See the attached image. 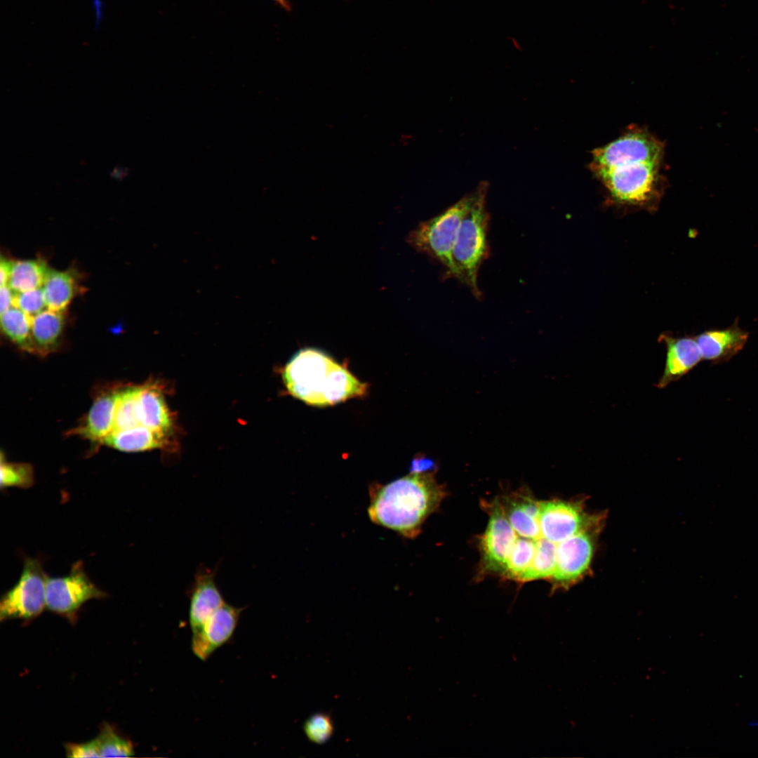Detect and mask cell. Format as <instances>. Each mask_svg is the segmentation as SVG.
Segmentation results:
<instances>
[{"mask_svg":"<svg viewBox=\"0 0 758 758\" xmlns=\"http://www.w3.org/2000/svg\"><path fill=\"white\" fill-rule=\"evenodd\" d=\"M515 540L516 533L503 505L494 502L491 505L487 528L481 539L484 569L503 575Z\"/></svg>","mask_w":758,"mask_h":758,"instance_id":"8fae6325","label":"cell"},{"mask_svg":"<svg viewBox=\"0 0 758 758\" xmlns=\"http://www.w3.org/2000/svg\"><path fill=\"white\" fill-rule=\"evenodd\" d=\"M303 728L310 741L317 744L327 741L333 731L331 719L324 713H317L308 718Z\"/></svg>","mask_w":758,"mask_h":758,"instance_id":"484cf974","label":"cell"},{"mask_svg":"<svg viewBox=\"0 0 758 758\" xmlns=\"http://www.w3.org/2000/svg\"><path fill=\"white\" fill-rule=\"evenodd\" d=\"M444 496L432 472L409 473L386 484H372L367 512L373 523L412 539Z\"/></svg>","mask_w":758,"mask_h":758,"instance_id":"6da1fadb","label":"cell"},{"mask_svg":"<svg viewBox=\"0 0 758 758\" xmlns=\"http://www.w3.org/2000/svg\"><path fill=\"white\" fill-rule=\"evenodd\" d=\"M15 293L11 288V287L6 284L1 286L0 290V310L1 314H3L14 305V298Z\"/></svg>","mask_w":758,"mask_h":758,"instance_id":"f546056e","label":"cell"},{"mask_svg":"<svg viewBox=\"0 0 758 758\" xmlns=\"http://www.w3.org/2000/svg\"><path fill=\"white\" fill-rule=\"evenodd\" d=\"M47 578L39 558L25 557L19 580L1 599V620H30L40 615L46 607Z\"/></svg>","mask_w":758,"mask_h":758,"instance_id":"52a82bcc","label":"cell"},{"mask_svg":"<svg viewBox=\"0 0 758 758\" xmlns=\"http://www.w3.org/2000/svg\"><path fill=\"white\" fill-rule=\"evenodd\" d=\"M1 488L15 486L27 488L34 484V470L31 465L23 463H9L1 456Z\"/></svg>","mask_w":758,"mask_h":758,"instance_id":"d4e9b609","label":"cell"},{"mask_svg":"<svg viewBox=\"0 0 758 758\" xmlns=\"http://www.w3.org/2000/svg\"><path fill=\"white\" fill-rule=\"evenodd\" d=\"M50 269L43 258L13 260L8 285L15 293L41 288Z\"/></svg>","mask_w":758,"mask_h":758,"instance_id":"44dd1931","label":"cell"},{"mask_svg":"<svg viewBox=\"0 0 758 758\" xmlns=\"http://www.w3.org/2000/svg\"><path fill=\"white\" fill-rule=\"evenodd\" d=\"M664 145L647 131L633 128L592 152L590 168L594 173L630 164H660Z\"/></svg>","mask_w":758,"mask_h":758,"instance_id":"8992f818","label":"cell"},{"mask_svg":"<svg viewBox=\"0 0 758 758\" xmlns=\"http://www.w3.org/2000/svg\"><path fill=\"white\" fill-rule=\"evenodd\" d=\"M65 313L47 308L32 317L33 354L46 356L55 351L65 326Z\"/></svg>","mask_w":758,"mask_h":758,"instance_id":"d6986e66","label":"cell"},{"mask_svg":"<svg viewBox=\"0 0 758 758\" xmlns=\"http://www.w3.org/2000/svg\"><path fill=\"white\" fill-rule=\"evenodd\" d=\"M107 594L88 578L82 561L74 563L69 573L62 577H48L46 586V608L74 622L81 606L93 599Z\"/></svg>","mask_w":758,"mask_h":758,"instance_id":"ba28073f","label":"cell"},{"mask_svg":"<svg viewBox=\"0 0 758 758\" xmlns=\"http://www.w3.org/2000/svg\"><path fill=\"white\" fill-rule=\"evenodd\" d=\"M660 164L640 163L598 172L611 197L623 204L644 205L655 199L663 180Z\"/></svg>","mask_w":758,"mask_h":758,"instance_id":"5b68a950","label":"cell"},{"mask_svg":"<svg viewBox=\"0 0 758 758\" xmlns=\"http://www.w3.org/2000/svg\"><path fill=\"white\" fill-rule=\"evenodd\" d=\"M216 570L199 567L189 590V624L192 633L199 630L226 601L215 583Z\"/></svg>","mask_w":758,"mask_h":758,"instance_id":"4fadbf2b","label":"cell"},{"mask_svg":"<svg viewBox=\"0 0 758 758\" xmlns=\"http://www.w3.org/2000/svg\"><path fill=\"white\" fill-rule=\"evenodd\" d=\"M434 465L432 459L423 456H418L412 460L409 471L410 473L432 472Z\"/></svg>","mask_w":758,"mask_h":758,"instance_id":"f1b7e54d","label":"cell"},{"mask_svg":"<svg viewBox=\"0 0 758 758\" xmlns=\"http://www.w3.org/2000/svg\"><path fill=\"white\" fill-rule=\"evenodd\" d=\"M128 175V168L121 166H115L111 171L109 175L115 180H124Z\"/></svg>","mask_w":758,"mask_h":758,"instance_id":"1f68e13d","label":"cell"},{"mask_svg":"<svg viewBox=\"0 0 758 758\" xmlns=\"http://www.w3.org/2000/svg\"><path fill=\"white\" fill-rule=\"evenodd\" d=\"M276 3L281 8L286 11H291L292 9L291 4L289 0H270Z\"/></svg>","mask_w":758,"mask_h":758,"instance_id":"d6a6232c","label":"cell"},{"mask_svg":"<svg viewBox=\"0 0 758 758\" xmlns=\"http://www.w3.org/2000/svg\"><path fill=\"white\" fill-rule=\"evenodd\" d=\"M283 379L293 397L319 407L364 397L368 390V385L358 380L346 365L311 347L293 356L284 369Z\"/></svg>","mask_w":758,"mask_h":758,"instance_id":"7a4b0ae2","label":"cell"},{"mask_svg":"<svg viewBox=\"0 0 758 758\" xmlns=\"http://www.w3.org/2000/svg\"><path fill=\"white\" fill-rule=\"evenodd\" d=\"M749 333L741 328L738 321L723 329L705 331L695 337L702 359L712 364L730 361L745 345Z\"/></svg>","mask_w":758,"mask_h":758,"instance_id":"5bb4252c","label":"cell"},{"mask_svg":"<svg viewBox=\"0 0 758 758\" xmlns=\"http://www.w3.org/2000/svg\"><path fill=\"white\" fill-rule=\"evenodd\" d=\"M42 288L48 309L66 312L73 299L83 291L81 274L73 267L63 271L50 269Z\"/></svg>","mask_w":758,"mask_h":758,"instance_id":"ac0fdd59","label":"cell"},{"mask_svg":"<svg viewBox=\"0 0 758 758\" xmlns=\"http://www.w3.org/2000/svg\"><path fill=\"white\" fill-rule=\"evenodd\" d=\"M138 386H130L118 390L112 432L144 427L138 416Z\"/></svg>","mask_w":758,"mask_h":758,"instance_id":"603a6c76","label":"cell"},{"mask_svg":"<svg viewBox=\"0 0 758 758\" xmlns=\"http://www.w3.org/2000/svg\"><path fill=\"white\" fill-rule=\"evenodd\" d=\"M32 317L13 306L1 314V328L4 335L22 350L34 353Z\"/></svg>","mask_w":758,"mask_h":758,"instance_id":"7402d4cb","label":"cell"},{"mask_svg":"<svg viewBox=\"0 0 758 758\" xmlns=\"http://www.w3.org/2000/svg\"><path fill=\"white\" fill-rule=\"evenodd\" d=\"M138 412L141 424L169 437L172 420L164 394L156 383L138 386Z\"/></svg>","mask_w":758,"mask_h":758,"instance_id":"2e32d148","label":"cell"},{"mask_svg":"<svg viewBox=\"0 0 758 758\" xmlns=\"http://www.w3.org/2000/svg\"><path fill=\"white\" fill-rule=\"evenodd\" d=\"M488 187L483 182L474 190V199L461 221L452 251L453 277L465 284L477 299L482 295L478 286L479 271L489 254Z\"/></svg>","mask_w":758,"mask_h":758,"instance_id":"3957f363","label":"cell"},{"mask_svg":"<svg viewBox=\"0 0 758 758\" xmlns=\"http://www.w3.org/2000/svg\"><path fill=\"white\" fill-rule=\"evenodd\" d=\"M117 392L118 390L99 394L94 400L84 421L74 430V434L91 441L102 444L113 428Z\"/></svg>","mask_w":758,"mask_h":758,"instance_id":"e0dca14e","label":"cell"},{"mask_svg":"<svg viewBox=\"0 0 758 758\" xmlns=\"http://www.w3.org/2000/svg\"><path fill=\"white\" fill-rule=\"evenodd\" d=\"M245 608L223 604L197 632L192 633L191 649L202 661L208 660L233 637Z\"/></svg>","mask_w":758,"mask_h":758,"instance_id":"7c38bea8","label":"cell"},{"mask_svg":"<svg viewBox=\"0 0 758 758\" xmlns=\"http://www.w3.org/2000/svg\"><path fill=\"white\" fill-rule=\"evenodd\" d=\"M601 524V520L557 545L556 568L550 579L555 588L567 589L589 572Z\"/></svg>","mask_w":758,"mask_h":758,"instance_id":"9c48e42d","label":"cell"},{"mask_svg":"<svg viewBox=\"0 0 758 758\" xmlns=\"http://www.w3.org/2000/svg\"><path fill=\"white\" fill-rule=\"evenodd\" d=\"M475 197V190L437 216L420 223L408 236L417 251L436 260L453 277L452 251L461 221Z\"/></svg>","mask_w":758,"mask_h":758,"instance_id":"277c9868","label":"cell"},{"mask_svg":"<svg viewBox=\"0 0 758 758\" xmlns=\"http://www.w3.org/2000/svg\"><path fill=\"white\" fill-rule=\"evenodd\" d=\"M168 437L147 427L138 426L110 432L102 444L124 452H138L164 447Z\"/></svg>","mask_w":758,"mask_h":758,"instance_id":"ffe728a7","label":"cell"},{"mask_svg":"<svg viewBox=\"0 0 758 758\" xmlns=\"http://www.w3.org/2000/svg\"><path fill=\"white\" fill-rule=\"evenodd\" d=\"M13 261L11 260L1 258L0 262V283L1 286L8 284L11 271L12 268Z\"/></svg>","mask_w":758,"mask_h":758,"instance_id":"4dcf8cb0","label":"cell"},{"mask_svg":"<svg viewBox=\"0 0 758 758\" xmlns=\"http://www.w3.org/2000/svg\"><path fill=\"white\" fill-rule=\"evenodd\" d=\"M661 338L667 351L664 371L656 385L658 388H664L679 380L703 361L695 337L663 335Z\"/></svg>","mask_w":758,"mask_h":758,"instance_id":"9a60e30c","label":"cell"},{"mask_svg":"<svg viewBox=\"0 0 758 758\" xmlns=\"http://www.w3.org/2000/svg\"><path fill=\"white\" fill-rule=\"evenodd\" d=\"M13 306L31 317L47 309L42 287L15 293Z\"/></svg>","mask_w":758,"mask_h":758,"instance_id":"4316f807","label":"cell"},{"mask_svg":"<svg viewBox=\"0 0 758 758\" xmlns=\"http://www.w3.org/2000/svg\"><path fill=\"white\" fill-rule=\"evenodd\" d=\"M100 757H129L135 754L131 741L119 736L109 724H105L96 738Z\"/></svg>","mask_w":758,"mask_h":758,"instance_id":"cb8c5ba5","label":"cell"},{"mask_svg":"<svg viewBox=\"0 0 758 758\" xmlns=\"http://www.w3.org/2000/svg\"><path fill=\"white\" fill-rule=\"evenodd\" d=\"M68 757H100L96 738L84 743H69L66 745Z\"/></svg>","mask_w":758,"mask_h":758,"instance_id":"83f0119b","label":"cell"},{"mask_svg":"<svg viewBox=\"0 0 758 758\" xmlns=\"http://www.w3.org/2000/svg\"><path fill=\"white\" fill-rule=\"evenodd\" d=\"M601 518V515L586 512L581 501H542L539 510L540 531L536 539L541 537L559 545Z\"/></svg>","mask_w":758,"mask_h":758,"instance_id":"30bf717a","label":"cell"}]
</instances>
